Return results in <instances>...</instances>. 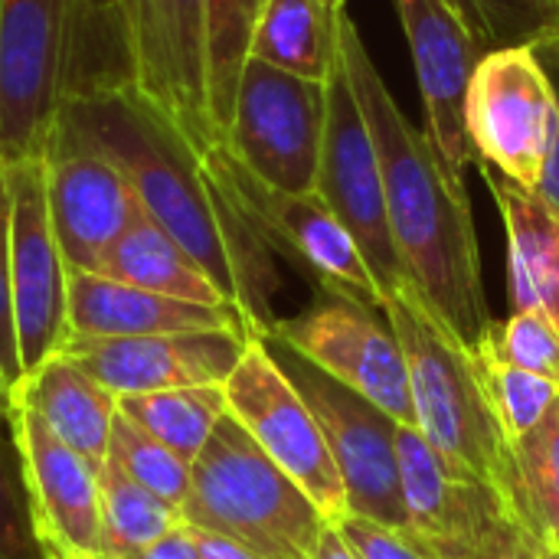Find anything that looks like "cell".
<instances>
[{"label":"cell","mask_w":559,"mask_h":559,"mask_svg":"<svg viewBox=\"0 0 559 559\" xmlns=\"http://www.w3.org/2000/svg\"><path fill=\"white\" fill-rule=\"evenodd\" d=\"M56 138L111 160L141 210L210 275L252 337L272 331L278 321L272 301L282 285L272 249L219 187L203 154L144 95L131 85L69 95Z\"/></svg>","instance_id":"cell-1"},{"label":"cell","mask_w":559,"mask_h":559,"mask_svg":"<svg viewBox=\"0 0 559 559\" xmlns=\"http://www.w3.org/2000/svg\"><path fill=\"white\" fill-rule=\"evenodd\" d=\"M337 49L377 147L403 272L452 334L475 350L495 318L468 187L445 167L429 131H419L396 105L347 7L337 13Z\"/></svg>","instance_id":"cell-2"},{"label":"cell","mask_w":559,"mask_h":559,"mask_svg":"<svg viewBox=\"0 0 559 559\" xmlns=\"http://www.w3.org/2000/svg\"><path fill=\"white\" fill-rule=\"evenodd\" d=\"M383 318L406 357L416 429L445 462L495 485L524 524L514 452L485 396L475 350L409 282L383 298Z\"/></svg>","instance_id":"cell-3"},{"label":"cell","mask_w":559,"mask_h":559,"mask_svg":"<svg viewBox=\"0 0 559 559\" xmlns=\"http://www.w3.org/2000/svg\"><path fill=\"white\" fill-rule=\"evenodd\" d=\"M183 524L265 559H311L328 527L318 504L226 413L193 462Z\"/></svg>","instance_id":"cell-4"},{"label":"cell","mask_w":559,"mask_h":559,"mask_svg":"<svg viewBox=\"0 0 559 559\" xmlns=\"http://www.w3.org/2000/svg\"><path fill=\"white\" fill-rule=\"evenodd\" d=\"M203 160L259 239L311 278L318 292L344 295L383 311L377 278L370 275L354 236L341 226L321 193H288L262 183L233 157L226 141L203 151Z\"/></svg>","instance_id":"cell-5"},{"label":"cell","mask_w":559,"mask_h":559,"mask_svg":"<svg viewBox=\"0 0 559 559\" xmlns=\"http://www.w3.org/2000/svg\"><path fill=\"white\" fill-rule=\"evenodd\" d=\"M262 341L272 360L285 370V377L295 383V390L314 413L324 442L334 455V465L341 472L350 514L377 521L393 531H406V508L396 465L400 423L357 390L344 386L341 380L305 360L275 334H262Z\"/></svg>","instance_id":"cell-6"},{"label":"cell","mask_w":559,"mask_h":559,"mask_svg":"<svg viewBox=\"0 0 559 559\" xmlns=\"http://www.w3.org/2000/svg\"><path fill=\"white\" fill-rule=\"evenodd\" d=\"M557 124V88L534 46L488 49L472 72L465 98V128L475 160L537 190Z\"/></svg>","instance_id":"cell-7"},{"label":"cell","mask_w":559,"mask_h":559,"mask_svg":"<svg viewBox=\"0 0 559 559\" xmlns=\"http://www.w3.org/2000/svg\"><path fill=\"white\" fill-rule=\"evenodd\" d=\"M328 85L249 59L239 79L226 147L262 183L318 193Z\"/></svg>","instance_id":"cell-8"},{"label":"cell","mask_w":559,"mask_h":559,"mask_svg":"<svg viewBox=\"0 0 559 559\" xmlns=\"http://www.w3.org/2000/svg\"><path fill=\"white\" fill-rule=\"evenodd\" d=\"M69 82V0H0V160L46 157Z\"/></svg>","instance_id":"cell-9"},{"label":"cell","mask_w":559,"mask_h":559,"mask_svg":"<svg viewBox=\"0 0 559 559\" xmlns=\"http://www.w3.org/2000/svg\"><path fill=\"white\" fill-rule=\"evenodd\" d=\"M223 390L226 413L318 504L328 524H341L350 508L334 455L314 413L285 377V370L272 360L262 337L249 341Z\"/></svg>","instance_id":"cell-10"},{"label":"cell","mask_w":559,"mask_h":559,"mask_svg":"<svg viewBox=\"0 0 559 559\" xmlns=\"http://www.w3.org/2000/svg\"><path fill=\"white\" fill-rule=\"evenodd\" d=\"M128 85L200 154L226 141L210 111L203 0H128Z\"/></svg>","instance_id":"cell-11"},{"label":"cell","mask_w":559,"mask_h":559,"mask_svg":"<svg viewBox=\"0 0 559 559\" xmlns=\"http://www.w3.org/2000/svg\"><path fill=\"white\" fill-rule=\"evenodd\" d=\"M324 85H328V118H324L318 193L341 219V226L354 236L370 275L377 278L380 295L390 298L409 278L403 272L393 242L377 147L341 59Z\"/></svg>","instance_id":"cell-12"},{"label":"cell","mask_w":559,"mask_h":559,"mask_svg":"<svg viewBox=\"0 0 559 559\" xmlns=\"http://www.w3.org/2000/svg\"><path fill=\"white\" fill-rule=\"evenodd\" d=\"M3 167L10 193V295L16 347L26 377L66 347L69 269L49 219L46 157Z\"/></svg>","instance_id":"cell-13"},{"label":"cell","mask_w":559,"mask_h":559,"mask_svg":"<svg viewBox=\"0 0 559 559\" xmlns=\"http://www.w3.org/2000/svg\"><path fill=\"white\" fill-rule=\"evenodd\" d=\"M396 465L403 534L432 559H481L511 524H521L495 485L445 462L416 426H396Z\"/></svg>","instance_id":"cell-14"},{"label":"cell","mask_w":559,"mask_h":559,"mask_svg":"<svg viewBox=\"0 0 559 559\" xmlns=\"http://www.w3.org/2000/svg\"><path fill=\"white\" fill-rule=\"evenodd\" d=\"M380 308L318 292V298L295 318H278L269 334L295 347L305 360L357 390L400 426H416L409 370L400 341Z\"/></svg>","instance_id":"cell-15"},{"label":"cell","mask_w":559,"mask_h":559,"mask_svg":"<svg viewBox=\"0 0 559 559\" xmlns=\"http://www.w3.org/2000/svg\"><path fill=\"white\" fill-rule=\"evenodd\" d=\"M7 429L23 462L33 521L49 559L102 557L98 472L26 406L7 409Z\"/></svg>","instance_id":"cell-16"},{"label":"cell","mask_w":559,"mask_h":559,"mask_svg":"<svg viewBox=\"0 0 559 559\" xmlns=\"http://www.w3.org/2000/svg\"><path fill=\"white\" fill-rule=\"evenodd\" d=\"M393 7L409 39L426 131L445 167L465 180V170L475 167V151L465 128V98L472 72L488 49L452 0H393Z\"/></svg>","instance_id":"cell-17"},{"label":"cell","mask_w":559,"mask_h":559,"mask_svg":"<svg viewBox=\"0 0 559 559\" xmlns=\"http://www.w3.org/2000/svg\"><path fill=\"white\" fill-rule=\"evenodd\" d=\"M249 341L246 331H187L66 341L62 354L121 400L180 386H223Z\"/></svg>","instance_id":"cell-18"},{"label":"cell","mask_w":559,"mask_h":559,"mask_svg":"<svg viewBox=\"0 0 559 559\" xmlns=\"http://www.w3.org/2000/svg\"><path fill=\"white\" fill-rule=\"evenodd\" d=\"M46 200L69 272H95L105 252L144 216L124 174L66 138H52L46 151Z\"/></svg>","instance_id":"cell-19"},{"label":"cell","mask_w":559,"mask_h":559,"mask_svg":"<svg viewBox=\"0 0 559 559\" xmlns=\"http://www.w3.org/2000/svg\"><path fill=\"white\" fill-rule=\"evenodd\" d=\"M187 331H252L229 305H197L154 295L98 272H69V337H147Z\"/></svg>","instance_id":"cell-20"},{"label":"cell","mask_w":559,"mask_h":559,"mask_svg":"<svg viewBox=\"0 0 559 559\" xmlns=\"http://www.w3.org/2000/svg\"><path fill=\"white\" fill-rule=\"evenodd\" d=\"M475 167L481 170L508 233L514 311L540 308L559 328V213L540 190L508 180L485 160H475Z\"/></svg>","instance_id":"cell-21"},{"label":"cell","mask_w":559,"mask_h":559,"mask_svg":"<svg viewBox=\"0 0 559 559\" xmlns=\"http://www.w3.org/2000/svg\"><path fill=\"white\" fill-rule=\"evenodd\" d=\"M10 406L33 409L95 472L105 465L111 429L118 419V396L105 390L98 380H92L66 354H56L39 370L26 373Z\"/></svg>","instance_id":"cell-22"},{"label":"cell","mask_w":559,"mask_h":559,"mask_svg":"<svg viewBox=\"0 0 559 559\" xmlns=\"http://www.w3.org/2000/svg\"><path fill=\"white\" fill-rule=\"evenodd\" d=\"M337 13L341 7L331 0H265L252 33L249 59L311 82H328L341 59Z\"/></svg>","instance_id":"cell-23"},{"label":"cell","mask_w":559,"mask_h":559,"mask_svg":"<svg viewBox=\"0 0 559 559\" xmlns=\"http://www.w3.org/2000/svg\"><path fill=\"white\" fill-rule=\"evenodd\" d=\"M95 272L105 278L154 292V295L180 298V301L229 305L219 295V288L210 282V275L147 213L105 252Z\"/></svg>","instance_id":"cell-24"},{"label":"cell","mask_w":559,"mask_h":559,"mask_svg":"<svg viewBox=\"0 0 559 559\" xmlns=\"http://www.w3.org/2000/svg\"><path fill=\"white\" fill-rule=\"evenodd\" d=\"M118 413L141 426L147 436L174 449L180 459L197 462L219 419L226 416L223 386H180L141 396H121Z\"/></svg>","instance_id":"cell-25"},{"label":"cell","mask_w":559,"mask_h":559,"mask_svg":"<svg viewBox=\"0 0 559 559\" xmlns=\"http://www.w3.org/2000/svg\"><path fill=\"white\" fill-rule=\"evenodd\" d=\"M108 85H128V43H124L121 0H69L66 98Z\"/></svg>","instance_id":"cell-26"},{"label":"cell","mask_w":559,"mask_h":559,"mask_svg":"<svg viewBox=\"0 0 559 559\" xmlns=\"http://www.w3.org/2000/svg\"><path fill=\"white\" fill-rule=\"evenodd\" d=\"M98 495H102V531L105 554L102 559H118L134 550L157 544L160 537L183 527V514L128 478L111 459L98 468Z\"/></svg>","instance_id":"cell-27"},{"label":"cell","mask_w":559,"mask_h":559,"mask_svg":"<svg viewBox=\"0 0 559 559\" xmlns=\"http://www.w3.org/2000/svg\"><path fill=\"white\" fill-rule=\"evenodd\" d=\"M265 0H203L206 16V72H210V111L226 138L242 69L249 62L252 33Z\"/></svg>","instance_id":"cell-28"},{"label":"cell","mask_w":559,"mask_h":559,"mask_svg":"<svg viewBox=\"0 0 559 559\" xmlns=\"http://www.w3.org/2000/svg\"><path fill=\"white\" fill-rule=\"evenodd\" d=\"M521 485L524 527L540 544H559V400L544 423L511 445Z\"/></svg>","instance_id":"cell-29"},{"label":"cell","mask_w":559,"mask_h":559,"mask_svg":"<svg viewBox=\"0 0 559 559\" xmlns=\"http://www.w3.org/2000/svg\"><path fill=\"white\" fill-rule=\"evenodd\" d=\"M475 360H478V377H481V386H485V396L491 403L498 426L504 429L511 445L521 442L554 409V403L559 400V386L524 367L501 360L485 341L475 347Z\"/></svg>","instance_id":"cell-30"},{"label":"cell","mask_w":559,"mask_h":559,"mask_svg":"<svg viewBox=\"0 0 559 559\" xmlns=\"http://www.w3.org/2000/svg\"><path fill=\"white\" fill-rule=\"evenodd\" d=\"M108 459L128 478H134L138 485H144L147 491H154L157 498H164L167 504H174L177 511L187 504L190 481H193V462L180 459L174 449H167L164 442H157L154 436H147L141 426H134L121 413H118L115 429H111Z\"/></svg>","instance_id":"cell-31"},{"label":"cell","mask_w":559,"mask_h":559,"mask_svg":"<svg viewBox=\"0 0 559 559\" xmlns=\"http://www.w3.org/2000/svg\"><path fill=\"white\" fill-rule=\"evenodd\" d=\"M485 49L534 46L559 33L554 0H452Z\"/></svg>","instance_id":"cell-32"},{"label":"cell","mask_w":559,"mask_h":559,"mask_svg":"<svg viewBox=\"0 0 559 559\" xmlns=\"http://www.w3.org/2000/svg\"><path fill=\"white\" fill-rule=\"evenodd\" d=\"M485 344L508 364L524 367L559 386V328L557 321L540 311H514L508 321H495Z\"/></svg>","instance_id":"cell-33"},{"label":"cell","mask_w":559,"mask_h":559,"mask_svg":"<svg viewBox=\"0 0 559 559\" xmlns=\"http://www.w3.org/2000/svg\"><path fill=\"white\" fill-rule=\"evenodd\" d=\"M0 559H49L23 481V462L10 429L0 432Z\"/></svg>","instance_id":"cell-34"},{"label":"cell","mask_w":559,"mask_h":559,"mask_svg":"<svg viewBox=\"0 0 559 559\" xmlns=\"http://www.w3.org/2000/svg\"><path fill=\"white\" fill-rule=\"evenodd\" d=\"M23 383V364L16 347L13 324V295H10V193H7V167L0 160V390L7 403Z\"/></svg>","instance_id":"cell-35"},{"label":"cell","mask_w":559,"mask_h":559,"mask_svg":"<svg viewBox=\"0 0 559 559\" xmlns=\"http://www.w3.org/2000/svg\"><path fill=\"white\" fill-rule=\"evenodd\" d=\"M344 540L354 547V554L360 559H432L426 550H419L403 531L383 527L377 521H364L347 514L341 524H334Z\"/></svg>","instance_id":"cell-36"},{"label":"cell","mask_w":559,"mask_h":559,"mask_svg":"<svg viewBox=\"0 0 559 559\" xmlns=\"http://www.w3.org/2000/svg\"><path fill=\"white\" fill-rule=\"evenodd\" d=\"M534 52L540 56V62L547 66L550 72V82L557 88V102H559V33L534 43ZM540 197L554 206L559 213V124H557V138H554V147H550V157H547V170H544V180H540Z\"/></svg>","instance_id":"cell-37"},{"label":"cell","mask_w":559,"mask_h":559,"mask_svg":"<svg viewBox=\"0 0 559 559\" xmlns=\"http://www.w3.org/2000/svg\"><path fill=\"white\" fill-rule=\"evenodd\" d=\"M118 559H203V557H200V547H197V540H193V531L183 524V527H177L174 534L160 537L157 544H151V547H144V550H134V554H124V557H118Z\"/></svg>","instance_id":"cell-38"},{"label":"cell","mask_w":559,"mask_h":559,"mask_svg":"<svg viewBox=\"0 0 559 559\" xmlns=\"http://www.w3.org/2000/svg\"><path fill=\"white\" fill-rule=\"evenodd\" d=\"M540 540L524 527V524H511L485 554L481 559H537Z\"/></svg>","instance_id":"cell-39"},{"label":"cell","mask_w":559,"mask_h":559,"mask_svg":"<svg viewBox=\"0 0 559 559\" xmlns=\"http://www.w3.org/2000/svg\"><path fill=\"white\" fill-rule=\"evenodd\" d=\"M190 531H193V540H197L203 559H265L262 554H255V550H249V547H242V544H236L229 537H219V534H210V531H197V527H190Z\"/></svg>","instance_id":"cell-40"},{"label":"cell","mask_w":559,"mask_h":559,"mask_svg":"<svg viewBox=\"0 0 559 559\" xmlns=\"http://www.w3.org/2000/svg\"><path fill=\"white\" fill-rule=\"evenodd\" d=\"M311 559H360L354 554V547L344 540V534L334 527V524H328L324 527V534H321V540H318V550H314V557Z\"/></svg>","instance_id":"cell-41"},{"label":"cell","mask_w":559,"mask_h":559,"mask_svg":"<svg viewBox=\"0 0 559 559\" xmlns=\"http://www.w3.org/2000/svg\"><path fill=\"white\" fill-rule=\"evenodd\" d=\"M537 559H559V550L554 544H540V550H537Z\"/></svg>","instance_id":"cell-42"},{"label":"cell","mask_w":559,"mask_h":559,"mask_svg":"<svg viewBox=\"0 0 559 559\" xmlns=\"http://www.w3.org/2000/svg\"><path fill=\"white\" fill-rule=\"evenodd\" d=\"M7 406H10V403H7V396H3V390H0V432L7 429Z\"/></svg>","instance_id":"cell-43"},{"label":"cell","mask_w":559,"mask_h":559,"mask_svg":"<svg viewBox=\"0 0 559 559\" xmlns=\"http://www.w3.org/2000/svg\"><path fill=\"white\" fill-rule=\"evenodd\" d=\"M124 7H128V0H121V13H124Z\"/></svg>","instance_id":"cell-44"},{"label":"cell","mask_w":559,"mask_h":559,"mask_svg":"<svg viewBox=\"0 0 559 559\" xmlns=\"http://www.w3.org/2000/svg\"><path fill=\"white\" fill-rule=\"evenodd\" d=\"M554 3H557V10H559V0H554Z\"/></svg>","instance_id":"cell-45"},{"label":"cell","mask_w":559,"mask_h":559,"mask_svg":"<svg viewBox=\"0 0 559 559\" xmlns=\"http://www.w3.org/2000/svg\"><path fill=\"white\" fill-rule=\"evenodd\" d=\"M92 559H102V557H92Z\"/></svg>","instance_id":"cell-46"},{"label":"cell","mask_w":559,"mask_h":559,"mask_svg":"<svg viewBox=\"0 0 559 559\" xmlns=\"http://www.w3.org/2000/svg\"><path fill=\"white\" fill-rule=\"evenodd\" d=\"M557 550H559V544H557Z\"/></svg>","instance_id":"cell-47"}]
</instances>
